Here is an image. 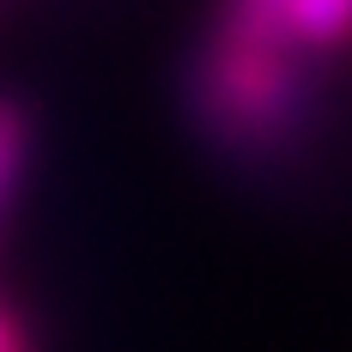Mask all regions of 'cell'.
Instances as JSON below:
<instances>
[{"label": "cell", "instance_id": "cell-1", "mask_svg": "<svg viewBox=\"0 0 352 352\" xmlns=\"http://www.w3.org/2000/svg\"><path fill=\"white\" fill-rule=\"evenodd\" d=\"M195 116H201L231 152L274 158V152L292 146L310 128V116H316L310 61L292 55V49L237 43V36L212 31L207 55L195 61Z\"/></svg>", "mask_w": 352, "mask_h": 352}, {"label": "cell", "instance_id": "cell-2", "mask_svg": "<svg viewBox=\"0 0 352 352\" xmlns=\"http://www.w3.org/2000/svg\"><path fill=\"white\" fill-rule=\"evenodd\" d=\"M219 36L292 49L310 61L352 43V0H225Z\"/></svg>", "mask_w": 352, "mask_h": 352}, {"label": "cell", "instance_id": "cell-3", "mask_svg": "<svg viewBox=\"0 0 352 352\" xmlns=\"http://www.w3.org/2000/svg\"><path fill=\"white\" fill-rule=\"evenodd\" d=\"M25 152H31V128H25V116H19L12 104H0V207L12 201L19 176H25Z\"/></svg>", "mask_w": 352, "mask_h": 352}]
</instances>
